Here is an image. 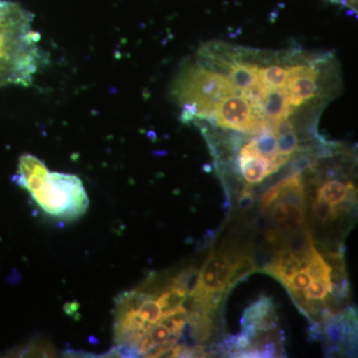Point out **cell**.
<instances>
[{
  "label": "cell",
  "mask_w": 358,
  "mask_h": 358,
  "mask_svg": "<svg viewBox=\"0 0 358 358\" xmlns=\"http://www.w3.org/2000/svg\"><path fill=\"white\" fill-rule=\"evenodd\" d=\"M263 112L268 121L275 122L288 119L293 113V108L289 102L286 87L280 89H271L263 103Z\"/></svg>",
  "instance_id": "30bf717a"
},
{
  "label": "cell",
  "mask_w": 358,
  "mask_h": 358,
  "mask_svg": "<svg viewBox=\"0 0 358 358\" xmlns=\"http://www.w3.org/2000/svg\"><path fill=\"white\" fill-rule=\"evenodd\" d=\"M259 78L268 89L285 88L288 81L289 69L279 65L259 68Z\"/></svg>",
  "instance_id": "9a60e30c"
},
{
  "label": "cell",
  "mask_w": 358,
  "mask_h": 358,
  "mask_svg": "<svg viewBox=\"0 0 358 358\" xmlns=\"http://www.w3.org/2000/svg\"><path fill=\"white\" fill-rule=\"evenodd\" d=\"M258 266L256 265L255 261L249 254H236L229 279L227 281V286H226V291L229 293L238 282L243 281L248 275L258 272Z\"/></svg>",
  "instance_id": "4fadbf2b"
},
{
  "label": "cell",
  "mask_w": 358,
  "mask_h": 358,
  "mask_svg": "<svg viewBox=\"0 0 358 358\" xmlns=\"http://www.w3.org/2000/svg\"><path fill=\"white\" fill-rule=\"evenodd\" d=\"M333 280L315 279L305 289L308 300H326L327 296L333 291Z\"/></svg>",
  "instance_id": "d6986e66"
},
{
  "label": "cell",
  "mask_w": 358,
  "mask_h": 358,
  "mask_svg": "<svg viewBox=\"0 0 358 358\" xmlns=\"http://www.w3.org/2000/svg\"><path fill=\"white\" fill-rule=\"evenodd\" d=\"M299 148V140L294 129L288 133L281 134L277 138V150L279 154L291 155L296 152Z\"/></svg>",
  "instance_id": "44dd1931"
},
{
  "label": "cell",
  "mask_w": 358,
  "mask_h": 358,
  "mask_svg": "<svg viewBox=\"0 0 358 358\" xmlns=\"http://www.w3.org/2000/svg\"><path fill=\"white\" fill-rule=\"evenodd\" d=\"M275 185L278 187L277 201L296 205L303 210H307L306 192L301 173L296 171L288 178L282 179Z\"/></svg>",
  "instance_id": "9c48e42d"
},
{
  "label": "cell",
  "mask_w": 358,
  "mask_h": 358,
  "mask_svg": "<svg viewBox=\"0 0 358 358\" xmlns=\"http://www.w3.org/2000/svg\"><path fill=\"white\" fill-rule=\"evenodd\" d=\"M174 92L182 103L183 121L192 122L196 117H213L218 103L237 90L225 75L196 66L179 76Z\"/></svg>",
  "instance_id": "3957f363"
},
{
  "label": "cell",
  "mask_w": 358,
  "mask_h": 358,
  "mask_svg": "<svg viewBox=\"0 0 358 358\" xmlns=\"http://www.w3.org/2000/svg\"><path fill=\"white\" fill-rule=\"evenodd\" d=\"M238 166H239L242 176L249 185L262 182L264 179L268 176V162L259 155L239 157Z\"/></svg>",
  "instance_id": "8fae6325"
},
{
  "label": "cell",
  "mask_w": 358,
  "mask_h": 358,
  "mask_svg": "<svg viewBox=\"0 0 358 358\" xmlns=\"http://www.w3.org/2000/svg\"><path fill=\"white\" fill-rule=\"evenodd\" d=\"M305 268L312 279L331 280L333 268L315 248L313 249L312 257Z\"/></svg>",
  "instance_id": "e0dca14e"
},
{
  "label": "cell",
  "mask_w": 358,
  "mask_h": 358,
  "mask_svg": "<svg viewBox=\"0 0 358 358\" xmlns=\"http://www.w3.org/2000/svg\"><path fill=\"white\" fill-rule=\"evenodd\" d=\"M213 117L221 128L244 133L259 134L270 128V122L259 117L253 112L251 103L236 94L225 96L218 103Z\"/></svg>",
  "instance_id": "5b68a950"
},
{
  "label": "cell",
  "mask_w": 358,
  "mask_h": 358,
  "mask_svg": "<svg viewBox=\"0 0 358 358\" xmlns=\"http://www.w3.org/2000/svg\"><path fill=\"white\" fill-rule=\"evenodd\" d=\"M313 214L315 220L322 225L331 223L339 217V214L334 205L329 203L326 200L317 199V197L313 203Z\"/></svg>",
  "instance_id": "ac0fdd59"
},
{
  "label": "cell",
  "mask_w": 358,
  "mask_h": 358,
  "mask_svg": "<svg viewBox=\"0 0 358 358\" xmlns=\"http://www.w3.org/2000/svg\"><path fill=\"white\" fill-rule=\"evenodd\" d=\"M278 324L274 303L271 298L261 296L255 303L245 308L241 320L242 327L254 326L259 333L275 331Z\"/></svg>",
  "instance_id": "52a82bcc"
},
{
  "label": "cell",
  "mask_w": 358,
  "mask_h": 358,
  "mask_svg": "<svg viewBox=\"0 0 358 358\" xmlns=\"http://www.w3.org/2000/svg\"><path fill=\"white\" fill-rule=\"evenodd\" d=\"M329 1L350 7V8H357V0H329Z\"/></svg>",
  "instance_id": "603a6c76"
},
{
  "label": "cell",
  "mask_w": 358,
  "mask_h": 358,
  "mask_svg": "<svg viewBox=\"0 0 358 358\" xmlns=\"http://www.w3.org/2000/svg\"><path fill=\"white\" fill-rule=\"evenodd\" d=\"M32 23L29 11L15 2L0 0V88L30 86L43 65L46 58Z\"/></svg>",
  "instance_id": "6da1fadb"
},
{
  "label": "cell",
  "mask_w": 358,
  "mask_h": 358,
  "mask_svg": "<svg viewBox=\"0 0 358 358\" xmlns=\"http://www.w3.org/2000/svg\"><path fill=\"white\" fill-rule=\"evenodd\" d=\"M238 207L240 210L244 211L249 209L254 203V194L249 188H244L239 199H238Z\"/></svg>",
  "instance_id": "7402d4cb"
},
{
  "label": "cell",
  "mask_w": 358,
  "mask_h": 358,
  "mask_svg": "<svg viewBox=\"0 0 358 358\" xmlns=\"http://www.w3.org/2000/svg\"><path fill=\"white\" fill-rule=\"evenodd\" d=\"M268 215L284 233H293L305 227L306 210L296 205L277 201Z\"/></svg>",
  "instance_id": "ba28073f"
},
{
  "label": "cell",
  "mask_w": 358,
  "mask_h": 358,
  "mask_svg": "<svg viewBox=\"0 0 358 358\" xmlns=\"http://www.w3.org/2000/svg\"><path fill=\"white\" fill-rule=\"evenodd\" d=\"M346 196V185L339 180H329L317 190V199L326 200L331 205L341 203Z\"/></svg>",
  "instance_id": "2e32d148"
},
{
  "label": "cell",
  "mask_w": 358,
  "mask_h": 358,
  "mask_svg": "<svg viewBox=\"0 0 358 358\" xmlns=\"http://www.w3.org/2000/svg\"><path fill=\"white\" fill-rule=\"evenodd\" d=\"M251 143L255 148L257 155L267 160L268 164L274 160L278 154L277 136L272 129L261 131L259 133L258 138L252 140Z\"/></svg>",
  "instance_id": "5bb4252c"
},
{
  "label": "cell",
  "mask_w": 358,
  "mask_h": 358,
  "mask_svg": "<svg viewBox=\"0 0 358 358\" xmlns=\"http://www.w3.org/2000/svg\"><path fill=\"white\" fill-rule=\"evenodd\" d=\"M235 256L230 257L226 252L214 250L205 261L199 272L196 287L188 294L192 303L210 306L211 296L215 293H227L226 286L229 279Z\"/></svg>",
  "instance_id": "277c9868"
},
{
  "label": "cell",
  "mask_w": 358,
  "mask_h": 358,
  "mask_svg": "<svg viewBox=\"0 0 358 358\" xmlns=\"http://www.w3.org/2000/svg\"><path fill=\"white\" fill-rule=\"evenodd\" d=\"M259 66L248 62H235L230 65L229 79L234 88L243 91L260 81Z\"/></svg>",
  "instance_id": "7c38bea8"
},
{
  "label": "cell",
  "mask_w": 358,
  "mask_h": 358,
  "mask_svg": "<svg viewBox=\"0 0 358 358\" xmlns=\"http://www.w3.org/2000/svg\"><path fill=\"white\" fill-rule=\"evenodd\" d=\"M14 180L51 217L74 220L88 210L90 201L81 179L74 174L49 171L35 155L20 157Z\"/></svg>",
  "instance_id": "7a4b0ae2"
},
{
  "label": "cell",
  "mask_w": 358,
  "mask_h": 358,
  "mask_svg": "<svg viewBox=\"0 0 358 358\" xmlns=\"http://www.w3.org/2000/svg\"><path fill=\"white\" fill-rule=\"evenodd\" d=\"M310 282H312V278L308 275L306 268L303 267L294 272L291 277H289L286 281L282 282V285L286 287L289 293H292V292L296 291H305Z\"/></svg>",
  "instance_id": "ffe728a7"
},
{
  "label": "cell",
  "mask_w": 358,
  "mask_h": 358,
  "mask_svg": "<svg viewBox=\"0 0 358 358\" xmlns=\"http://www.w3.org/2000/svg\"><path fill=\"white\" fill-rule=\"evenodd\" d=\"M319 71L313 65L296 64L289 68L286 90L291 107H300L313 99L317 91Z\"/></svg>",
  "instance_id": "8992f818"
}]
</instances>
